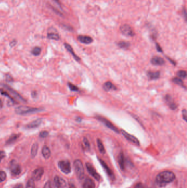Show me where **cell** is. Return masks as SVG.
<instances>
[{"mask_svg":"<svg viewBox=\"0 0 187 188\" xmlns=\"http://www.w3.org/2000/svg\"><path fill=\"white\" fill-rule=\"evenodd\" d=\"M175 177V174L172 172L166 171L158 174L156 177L155 181L159 187H163L167 184L172 182L174 180Z\"/></svg>","mask_w":187,"mask_h":188,"instance_id":"cell-1","label":"cell"},{"mask_svg":"<svg viewBox=\"0 0 187 188\" xmlns=\"http://www.w3.org/2000/svg\"><path fill=\"white\" fill-rule=\"evenodd\" d=\"M43 108H34L28 106H20L15 108V112L16 114L19 115H24L30 113H35L43 111Z\"/></svg>","mask_w":187,"mask_h":188,"instance_id":"cell-2","label":"cell"},{"mask_svg":"<svg viewBox=\"0 0 187 188\" xmlns=\"http://www.w3.org/2000/svg\"><path fill=\"white\" fill-rule=\"evenodd\" d=\"M74 167L77 177L79 179H81L84 176V168L81 161L76 160L74 162Z\"/></svg>","mask_w":187,"mask_h":188,"instance_id":"cell-3","label":"cell"},{"mask_svg":"<svg viewBox=\"0 0 187 188\" xmlns=\"http://www.w3.org/2000/svg\"><path fill=\"white\" fill-rule=\"evenodd\" d=\"M58 167L64 174H69L71 172V165L68 160L61 161L58 162Z\"/></svg>","mask_w":187,"mask_h":188,"instance_id":"cell-4","label":"cell"},{"mask_svg":"<svg viewBox=\"0 0 187 188\" xmlns=\"http://www.w3.org/2000/svg\"><path fill=\"white\" fill-rule=\"evenodd\" d=\"M1 86H2L5 89H6L9 92V93L13 96H14V98H15L17 100H19V101H22V102H26L27 101L23 98L21 95H19L17 91L14 90L13 88H12L11 87H10L9 85H8L7 84H1Z\"/></svg>","mask_w":187,"mask_h":188,"instance_id":"cell-5","label":"cell"},{"mask_svg":"<svg viewBox=\"0 0 187 188\" xmlns=\"http://www.w3.org/2000/svg\"><path fill=\"white\" fill-rule=\"evenodd\" d=\"M9 169L12 174L14 175H18L20 174L21 172V166L15 160H12L9 165Z\"/></svg>","mask_w":187,"mask_h":188,"instance_id":"cell-6","label":"cell"},{"mask_svg":"<svg viewBox=\"0 0 187 188\" xmlns=\"http://www.w3.org/2000/svg\"><path fill=\"white\" fill-rule=\"evenodd\" d=\"M120 30L121 33L126 36H134L135 35L131 27L128 24H124L120 27Z\"/></svg>","mask_w":187,"mask_h":188,"instance_id":"cell-7","label":"cell"},{"mask_svg":"<svg viewBox=\"0 0 187 188\" xmlns=\"http://www.w3.org/2000/svg\"><path fill=\"white\" fill-rule=\"evenodd\" d=\"M97 118L99 121H100L102 123H103L104 125H105L106 127H108V128L110 129L111 130H113L114 132H116L118 134L120 132L118 128L116 126H115L114 125H113L109 120L105 118L102 117V116H98L97 117Z\"/></svg>","mask_w":187,"mask_h":188,"instance_id":"cell-8","label":"cell"},{"mask_svg":"<svg viewBox=\"0 0 187 188\" xmlns=\"http://www.w3.org/2000/svg\"><path fill=\"white\" fill-rule=\"evenodd\" d=\"M86 169L89 172V173L91 175L94 179H96L97 181H99L101 179L100 175L98 174L96 171V170L94 169V168L93 167V166L89 162L86 163Z\"/></svg>","mask_w":187,"mask_h":188,"instance_id":"cell-9","label":"cell"},{"mask_svg":"<svg viewBox=\"0 0 187 188\" xmlns=\"http://www.w3.org/2000/svg\"><path fill=\"white\" fill-rule=\"evenodd\" d=\"M121 132L122 134V135L128 141L131 142L132 143L135 144L137 146H139L140 145L139 141L136 137H135L134 136H133L132 135L130 134L129 133H128L127 132H126L124 130H122V129L121 130Z\"/></svg>","mask_w":187,"mask_h":188,"instance_id":"cell-10","label":"cell"},{"mask_svg":"<svg viewBox=\"0 0 187 188\" xmlns=\"http://www.w3.org/2000/svg\"><path fill=\"white\" fill-rule=\"evenodd\" d=\"M164 100L166 102L167 105L169 107V108L172 110H176L177 108V104H176L170 95L167 94L164 97Z\"/></svg>","mask_w":187,"mask_h":188,"instance_id":"cell-11","label":"cell"},{"mask_svg":"<svg viewBox=\"0 0 187 188\" xmlns=\"http://www.w3.org/2000/svg\"><path fill=\"white\" fill-rule=\"evenodd\" d=\"M44 173V169L42 167H40L36 169L33 173V179L34 181H39Z\"/></svg>","mask_w":187,"mask_h":188,"instance_id":"cell-12","label":"cell"},{"mask_svg":"<svg viewBox=\"0 0 187 188\" xmlns=\"http://www.w3.org/2000/svg\"><path fill=\"white\" fill-rule=\"evenodd\" d=\"M151 63L155 66H162L165 63L164 59L159 56H154L150 60Z\"/></svg>","mask_w":187,"mask_h":188,"instance_id":"cell-13","label":"cell"},{"mask_svg":"<svg viewBox=\"0 0 187 188\" xmlns=\"http://www.w3.org/2000/svg\"><path fill=\"white\" fill-rule=\"evenodd\" d=\"M53 182L56 184V185L59 188H64L66 187L67 185L65 180L59 176H56L54 178Z\"/></svg>","mask_w":187,"mask_h":188,"instance_id":"cell-14","label":"cell"},{"mask_svg":"<svg viewBox=\"0 0 187 188\" xmlns=\"http://www.w3.org/2000/svg\"><path fill=\"white\" fill-rule=\"evenodd\" d=\"M77 40L80 42L84 44H90L93 42V39L89 36L79 35L77 36Z\"/></svg>","mask_w":187,"mask_h":188,"instance_id":"cell-15","label":"cell"},{"mask_svg":"<svg viewBox=\"0 0 187 188\" xmlns=\"http://www.w3.org/2000/svg\"><path fill=\"white\" fill-rule=\"evenodd\" d=\"M83 188H95L96 185L94 181L89 178H87L83 181Z\"/></svg>","mask_w":187,"mask_h":188,"instance_id":"cell-16","label":"cell"},{"mask_svg":"<svg viewBox=\"0 0 187 188\" xmlns=\"http://www.w3.org/2000/svg\"><path fill=\"white\" fill-rule=\"evenodd\" d=\"M42 122V119L39 118L34 120L33 122L30 123L28 125H26V128L27 129H34L35 128L39 127Z\"/></svg>","mask_w":187,"mask_h":188,"instance_id":"cell-17","label":"cell"},{"mask_svg":"<svg viewBox=\"0 0 187 188\" xmlns=\"http://www.w3.org/2000/svg\"><path fill=\"white\" fill-rule=\"evenodd\" d=\"M99 161H100L102 166L104 168V169L106 171V172L107 173V174L109 175V177L111 178V179H114L115 178L114 174H113V172L111 171L110 168L108 166V165L106 164V163L103 161L101 159H99Z\"/></svg>","mask_w":187,"mask_h":188,"instance_id":"cell-18","label":"cell"},{"mask_svg":"<svg viewBox=\"0 0 187 188\" xmlns=\"http://www.w3.org/2000/svg\"><path fill=\"white\" fill-rule=\"evenodd\" d=\"M64 46H65V49L68 50V51L71 54V55L73 56V57L74 58V59L76 60V61L79 62L81 60L79 56H77L75 54V53L74 51V50L72 48V47L69 44H68L67 43H64Z\"/></svg>","mask_w":187,"mask_h":188,"instance_id":"cell-19","label":"cell"},{"mask_svg":"<svg viewBox=\"0 0 187 188\" xmlns=\"http://www.w3.org/2000/svg\"><path fill=\"white\" fill-rule=\"evenodd\" d=\"M103 89L106 91L110 90H116V87L110 82H106L103 84Z\"/></svg>","mask_w":187,"mask_h":188,"instance_id":"cell-20","label":"cell"},{"mask_svg":"<svg viewBox=\"0 0 187 188\" xmlns=\"http://www.w3.org/2000/svg\"><path fill=\"white\" fill-rule=\"evenodd\" d=\"M147 76L150 80H156L160 77V72L159 71L157 72H151L149 71L147 72Z\"/></svg>","mask_w":187,"mask_h":188,"instance_id":"cell-21","label":"cell"},{"mask_svg":"<svg viewBox=\"0 0 187 188\" xmlns=\"http://www.w3.org/2000/svg\"><path fill=\"white\" fill-rule=\"evenodd\" d=\"M42 154L45 159H48L51 156V151L49 147L46 145L43 146L42 149Z\"/></svg>","mask_w":187,"mask_h":188,"instance_id":"cell-22","label":"cell"},{"mask_svg":"<svg viewBox=\"0 0 187 188\" xmlns=\"http://www.w3.org/2000/svg\"><path fill=\"white\" fill-rule=\"evenodd\" d=\"M118 164L120 165V167L121 168V169L122 170H124L125 167V159L124 155L122 153H120V155L118 156Z\"/></svg>","mask_w":187,"mask_h":188,"instance_id":"cell-23","label":"cell"},{"mask_svg":"<svg viewBox=\"0 0 187 188\" xmlns=\"http://www.w3.org/2000/svg\"><path fill=\"white\" fill-rule=\"evenodd\" d=\"M21 134H14L13 135H12L10 138L8 139L7 141H6V144L7 145H10L12 143H14L18 139L19 136H20Z\"/></svg>","mask_w":187,"mask_h":188,"instance_id":"cell-24","label":"cell"},{"mask_svg":"<svg viewBox=\"0 0 187 188\" xmlns=\"http://www.w3.org/2000/svg\"><path fill=\"white\" fill-rule=\"evenodd\" d=\"M97 146H98V150L100 153H102V154H104L105 153V149L103 145V144L102 140L99 139H97Z\"/></svg>","mask_w":187,"mask_h":188,"instance_id":"cell-25","label":"cell"},{"mask_svg":"<svg viewBox=\"0 0 187 188\" xmlns=\"http://www.w3.org/2000/svg\"><path fill=\"white\" fill-rule=\"evenodd\" d=\"M172 82L176 84H177L178 85H180V86H182V87H183V88H184L186 89V86H184V83H183V80L181 79H180V78H178V77L173 78L172 80Z\"/></svg>","mask_w":187,"mask_h":188,"instance_id":"cell-26","label":"cell"},{"mask_svg":"<svg viewBox=\"0 0 187 188\" xmlns=\"http://www.w3.org/2000/svg\"><path fill=\"white\" fill-rule=\"evenodd\" d=\"M38 144L37 143H35L33 145V146L31 147V155L33 157H34L36 156V155H37V151H38Z\"/></svg>","mask_w":187,"mask_h":188,"instance_id":"cell-27","label":"cell"},{"mask_svg":"<svg viewBox=\"0 0 187 188\" xmlns=\"http://www.w3.org/2000/svg\"><path fill=\"white\" fill-rule=\"evenodd\" d=\"M118 45L121 49H127L130 46V43L127 41H120L118 43Z\"/></svg>","mask_w":187,"mask_h":188,"instance_id":"cell-28","label":"cell"},{"mask_svg":"<svg viewBox=\"0 0 187 188\" xmlns=\"http://www.w3.org/2000/svg\"><path fill=\"white\" fill-rule=\"evenodd\" d=\"M0 94H1L2 95L4 96H6V97H7V98H9V100L13 102V104H14V102H15V100H14V98H12V97L10 95V94H9L6 91L3 90V89H0Z\"/></svg>","mask_w":187,"mask_h":188,"instance_id":"cell-29","label":"cell"},{"mask_svg":"<svg viewBox=\"0 0 187 188\" xmlns=\"http://www.w3.org/2000/svg\"><path fill=\"white\" fill-rule=\"evenodd\" d=\"M47 37L51 40H59L60 39V37L58 34H56L55 33H50L47 35Z\"/></svg>","mask_w":187,"mask_h":188,"instance_id":"cell-30","label":"cell"},{"mask_svg":"<svg viewBox=\"0 0 187 188\" xmlns=\"http://www.w3.org/2000/svg\"><path fill=\"white\" fill-rule=\"evenodd\" d=\"M26 188H35V181L33 178H30L28 180Z\"/></svg>","mask_w":187,"mask_h":188,"instance_id":"cell-31","label":"cell"},{"mask_svg":"<svg viewBox=\"0 0 187 188\" xmlns=\"http://www.w3.org/2000/svg\"><path fill=\"white\" fill-rule=\"evenodd\" d=\"M41 52V49L39 47H35L34 48H33L32 51H31V53L34 56H39L40 55Z\"/></svg>","mask_w":187,"mask_h":188,"instance_id":"cell-32","label":"cell"},{"mask_svg":"<svg viewBox=\"0 0 187 188\" xmlns=\"http://www.w3.org/2000/svg\"><path fill=\"white\" fill-rule=\"evenodd\" d=\"M177 76L178 78L184 79L187 77V72H186V70H179V71L177 72Z\"/></svg>","mask_w":187,"mask_h":188,"instance_id":"cell-33","label":"cell"},{"mask_svg":"<svg viewBox=\"0 0 187 188\" xmlns=\"http://www.w3.org/2000/svg\"><path fill=\"white\" fill-rule=\"evenodd\" d=\"M83 143L85 149L86 150H89L90 149V143H89V140L86 138H83Z\"/></svg>","mask_w":187,"mask_h":188,"instance_id":"cell-34","label":"cell"},{"mask_svg":"<svg viewBox=\"0 0 187 188\" xmlns=\"http://www.w3.org/2000/svg\"><path fill=\"white\" fill-rule=\"evenodd\" d=\"M6 173L2 171H0V182H3L6 179Z\"/></svg>","mask_w":187,"mask_h":188,"instance_id":"cell-35","label":"cell"},{"mask_svg":"<svg viewBox=\"0 0 187 188\" xmlns=\"http://www.w3.org/2000/svg\"><path fill=\"white\" fill-rule=\"evenodd\" d=\"M68 85L69 88L70 90L71 91H79V88L75 85L70 83H68Z\"/></svg>","mask_w":187,"mask_h":188,"instance_id":"cell-36","label":"cell"},{"mask_svg":"<svg viewBox=\"0 0 187 188\" xmlns=\"http://www.w3.org/2000/svg\"><path fill=\"white\" fill-rule=\"evenodd\" d=\"M49 133L47 131H42L41 132H40L39 136L42 138H45L49 136Z\"/></svg>","mask_w":187,"mask_h":188,"instance_id":"cell-37","label":"cell"},{"mask_svg":"<svg viewBox=\"0 0 187 188\" xmlns=\"http://www.w3.org/2000/svg\"><path fill=\"white\" fill-rule=\"evenodd\" d=\"M182 117H183V119L184 120V121L187 122V110L186 109H184L182 110Z\"/></svg>","mask_w":187,"mask_h":188,"instance_id":"cell-38","label":"cell"},{"mask_svg":"<svg viewBox=\"0 0 187 188\" xmlns=\"http://www.w3.org/2000/svg\"><path fill=\"white\" fill-rule=\"evenodd\" d=\"M6 156V153L3 151H0V162Z\"/></svg>","mask_w":187,"mask_h":188,"instance_id":"cell-39","label":"cell"},{"mask_svg":"<svg viewBox=\"0 0 187 188\" xmlns=\"http://www.w3.org/2000/svg\"><path fill=\"white\" fill-rule=\"evenodd\" d=\"M156 50L158 52H163L162 49L158 43H156Z\"/></svg>","mask_w":187,"mask_h":188,"instance_id":"cell-40","label":"cell"},{"mask_svg":"<svg viewBox=\"0 0 187 188\" xmlns=\"http://www.w3.org/2000/svg\"><path fill=\"white\" fill-rule=\"evenodd\" d=\"M59 188L58 186H57L56 184L54 182H51V184H50V188Z\"/></svg>","mask_w":187,"mask_h":188,"instance_id":"cell-41","label":"cell"},{"mask_svg":"<svg viewBox=\"0 0 187 188\" xmlns=\"http://www.w3.org/2000/svg\"><path fill=\"white\" fill-rule=\"evenodd\" d=\"M6 79L8 82H12L13 78L10 75H6Z\"/></svg>","mask_w":187,"mask_h":188,"instance_id":"cell-42","label":"cell"},{"mask_svg":"<svg viewBox=\"0 0 187 188\" xmlns=\"http://www.w3.org/2000/svg\"><path fill=\"white\" fill-rule=\"evenodd\" d=\"M37 95V92L36 91H32L31 92V96L33 98H35Z\"/></svg>","mask_w":187,"mask_h":188,"instance_id":"cell-43","label":"cell"},{"mask_svg":"<svg viewBox=\"0 0 187 188\" xmlns=\"http://www.w3.org/2000/svg\"><path fill=\"white\" fill-rule=\"evenodd\" d=\"M50 184H51V181H48L47 182L45 186H44V188H50Z\"/></svg>","mask_w":187,"mask_h":188,"instance_id":"cell-44","label":"cell"},{"mask_svg":"<svg viewBox=\"0 0 187 188\" xmlns=\"http://www.w3.org/2000/svg\"><path fill=\"white\" fill-rule=\"evenodd\" d=\"M167 58V60L169 61H170L171 62V63L172 64H173V65H174V66H176V63L174 61H173L171 58H169V57H166Z\"/></svg>","mask_w":187,"mask_h":188,"instance_id":"cell-45","label":"cell"},{"mask_svg":"<svg viewBox=\"0 0 187 188\" xmlns=\"http://www.w3.org/2000/svg\"><path fill=\"white\" fill-rule=\"evenodd\" d=\"M16 43H17V42L15 41H12L10 43V46H11V47H13V46H14V45H15Z\"/></svg>","mask_w":187,"mask_h":188,"instance_id":"cell-46","label":"cell"},{"mask_svg":"<svg viewBox=\"0 0 187 188\" xmlns=\"http://www.w3.org/2000/svg\"><path fill=\"white\" fill-rule=\"evenodd\" d=\"M137 188H147L146 187H144V185H142V184H138V185H137Z\"/></svg>","mask_w":187,"mask_h":188,"instance_id":"cell-47","label":"cell"},{"mask_svg":"<svg viewBox=\"0 0 187 188\" xmlns=\"http://www.w3.org/2000/svg\"><path fill=\"white\" fill-rule=\"evenodd\" d=\"M69 188H76V187H75V185L73 184H70L69 185Z\"/></svg>","mask_w":187,"mask_h":188,"instance_id":"cell-48","label":"cell"},{"mask_svg":"<svg viewBox=\"0 0 187 188\" xmlns=\"http://www.w3.org/2000/svg\"><path fill=\"white\" fill-rule=\"evenodd\" d=\"M82 120V119L80 117H77L76 119V121L77 122H81Z\"/></svg>","mask_w":187,"mask_h":188,"instance_id":"cell-49","label":"cell"},{"mask_svg":"<svg viewBox=\"0 0 187 188\" xmlns=\"http://www.w3.org/2000/svg\"><path fill=\"white\" fill-rule=\"evenodd\" d=\"M55 1H56V2L59 5H60V2H59V0H55Z\"/></svg>","mask_w":187,"mask_h":188,"instance_id":"cell-50","label":"cell"}]
</instances>
